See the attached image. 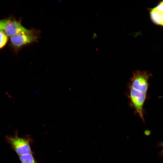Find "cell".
<instances>
[{
  "instance_id": "cell-1",
  "label": "cell",
  "mask_w": 163,
  "mask_h": 163,
  "mask_svg": "<svg viewBox=\"0 0 163 163\" xmlns=\"http://www.w3.org/2000/svg\"><path fill=\"white\" fill-rule=\"evenodd\" d=\"M151 74L145 71H134L130 80L128 97L131 106L144 121L143 106L149 87V79Z\"/></svg>"
},
{
  "instance_id": "cell-4",
  "label": "cell",
  "mask_w": 163,
  "mask_h": 163,
  "mask_svg": "<svg viewBox=\"0 0 163 163\" xmlns=\"http://www.w3.org/2000/svg\"><path fill=\"white\" fill-rule=\"evenodd\" d=\"M29 30L23 26L20 22L15 20L9 19L3 31L8 36L11 37L21 32Z\"/></svg>"
},
{
  "instance_id": "cell-8",
  "label": "cell",
  "mask_w": 163,
  "mask_h": 163,
  "mask_svg": "<svg viewBox=\"0 0 163 163\" xmlns=\"http://www.w3.org/2000/svg\"><path fill=\"white\" fill-rule=\"evenodd\" d=\"M9 19L0 20V30H4L5 27Z\"/></svg>"
},
{
  "instance_id": "cell-10",
  "label": "cell",
  "mask_w": 163,
  "mask_h": 163,
  "mask_svg": "<svg viewBox=\"0 0 163 163\" xmlns=\"http://www.w3.org/2000/svg\"><path fill=\"white\" fill-rule=\"evenodd\" d=\"M162 145H163V144H162Z\"/></svg>"
},
{
  "instance_id": "cell-3",
  "label": "cell",
  "mask_w": 163,
  "mask_h": 163,
  "mask_svg": "<svg viewBox=\"0 0 163 163\" xmlns=\"http://www.w3.org/2000/svg\"><path fill=\"white\" fill-rule=\"evenodd\" d=\"M7 138L8 142L19 155L31 153L30 139L20 137L17 135Z\"/></svg>"
},
{
  "instance_id": "cell-6",
  "label": "cell",
  "mask_w": 163,
  "mask_h": 163,
  "mask_svg": "<svg viewBox=\"0 0 163 163\" xmlns=\"http://www.w3.org/2000/svg\"><path fill=\"white\" fill-rule=\"evenodd\" d=\"M22 163H37L31 153L19 156Z\"/></svg>"
},
{
  "instance_id": "cell-5",
  "label": "cell",
  "mask_w": 163,
  "mask_h": 163,
  "mask_svg": "<svg viewBox=\"0 0 163 163\" xmlns=\"http://www.w3.org/2000/svg\"><path fill=\"white\" fill-rule=\"evenodd\" d=\"M150 16L152 21L155 24L163 26V14L155 8L150 11Z\"/></svg>"
},
{
  "instance_id": "cell-9",
  "label": "cell",
  "mask_w": 163,
  "mask_h": 163,
  "mask_svg": "<svg viewBox=\"0 0 163 163\" xmlns=\"http://www.w3.org/2000/svg\"><path fill=\"white\" fill-rule=\"evenodd\" d=\"M155 8L163 14V1L159 3Z\"/></svg>"
},
{
  "instance_id": "cell-2",
  "label": "cell",
  "mask_w": 163,
  "mask_h": 163,
  "mask_svg": "<svg viewBox=\"0 0 163 163\" xmlns=\"http://www.w3.org/2000/svg\"><path fill=\"white\" fill-rule=\"evenodd\" d=\"M38 37L32 30L23 32L10 37V41L13 47L19 49L28 44L37 41Z\"/></svg>"
},
{
  "instance_id": "cell-7",
  "label": "cell",
  "mask_w": 163,
  "mask_h": 163,
  "mask_svg": "<svg viewBox=\"0 0 163 163\" xmlns=\"http://www.w3.org/2000/svg\"><path fill=\"white\" fill-rule=\"evenodd\" d=\"M8 40V36L5 32L3 30H0V49L5 45Z\"/></svg>"
}]
</instances>
